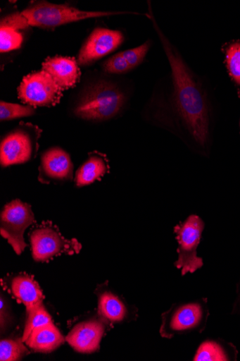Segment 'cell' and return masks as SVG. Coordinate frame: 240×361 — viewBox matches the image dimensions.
I'll use <instances>...</instances> for the list:
<instances>
[{
	"mask_svg": "<svg viewBox=\"0 0 240 361\" xmlns=\"http://www.w3.org/2000/svg\"><path fill=\"white\" fill-rule=\"evenodd\" d=\"M160 39L170 63L172 90L166 100L153 106L151 118L194 153L207 155L211 136L207 92L178 50L163 35Z\"/></svg>",
	"mask_w": 240,
	"mask_h": 361,
	"instance_id": "6da1fadb",
	"label": "cell"
},
{
	"mask_svg": "<svg viewBox=\"0 0 240 361\" xmlns=\"http://www.w3.org/2000/svg\"><path fill=\"white\" fill-rule=\"evenodd\" d=\"M118 13L84 11L64 5L41 2L27 8L21 13L6 16L1 26L20 30L28 26L53 27L88 18H99Z\"/></svg>",
	"mask_w": 240,
	"mask_h": 361,
	"instance_id": "7a4b0ae2",
	"label": "cell"
},
{
	"mask_svg": "<svg viewBox=\"0 0 240 361\" xmlns=\"http://www.w3.org/2000/svg\"><path fill=\"white\" fill-rule=\"evenodd\" d=\"M125 103V94L115 85L102 81L84 90L74 114L86 121H108L120 114Z\"/></svg>",
	"mask_w": 240,
	"mask_h": 361,
	"instance_id": "3957f363",
	"label": "cell"
},
{
	"mask_svg": "<svg viewBox=\"0 0 240 361\" xmlns=\"http://www.w3.org/2000/svg\"><path fill=\"white\" fill-rule=\"evenodd\" d=\"M208 316L207 300L175 304L163 314L160 334L163 338H172L177 335L201 333Z\"/></svg>",
	"mask_w": 240,
	"mask_h": 361,
	"instance_id": "277c9868",
	"label": "cell"
},
{
	"mask_svg": "<svg viewBox=\"0 0 240 361\" xmlns=\"http://www.w3.org/2000/svg\"><path fill=\"white\" fill-rule=\"evenodd\" d=\"M205 227L203 221L198 215L192 214L174 228L178 243V259L175 262L177 269L182 270V275L194 274L202 268L203 261L197 255V248L201 243Z\"/></svg>",
	"mask_w": 240,
	"mask_h": 361,
	"instance_id": "5b68a950",
	"label": "cell"
},
{
	"mask_svg": "<svg viewBox=\"0 0 240 361\" xmlns=\"http://www.w3.org/2000/svg\"><path fill=\"white\" fill-rule=\"evenodd\" d=\"M30 244L32 257L37 262H46L62 253L77 254L82 249L76 239H65L51 222H44L33 229Z\"/></svg>",
	"mask_w": 240,
	"mask_h": 361,
	"instance_id": "8992f818",
	"label": "cell"
},
{
	"mask_svg": "<svg viewBox=\"0 0 240 361\" xmlns=\"http://www.w3.org/2000/svg\"><path fill=\"white\" fill-rule=\"evenodd\" d=\"M39 136V129L31 125H23L11 131L1 142V166L18 165L32 159L37 152Z\"/></svg>",
	"mask_w": 240,
	"mask_h": 361,
	"instance_id": "52a82bcc",
	"label": "cell"
},
{
	"mask_svg": "<svg viewBox=\"0 0 240 361\" xmlns=\"http://www.w3.org/2000/svg\"><path fill=\"white\" fill-rule=\"evenodd\" d=\"M34 222L35 216L28 204L16 200L4 207L0 215V233L18 255L25 250L24 233Z\"/></svg>",
	"mask_w": 240,
	"mask_h": 361,
	"instance_id": "ba28073f",
	"label": "cell"
},
{
	"mask_svg": "<svg viewBox=\"0 0 240 361\" xmlns=\"http://www.w3.org/2000/svg\"><path fill=\"white\" fill-rule=\"evenodd\" d=\"M18 96L23 103L32 107H51L60 102L63 90L49 73L42 71L23 78L18 87Z\"/></svg>",
	"mask_w": 240,
	"mask_h": 361,
	"instance_id": "9c48e42d",
	"label": "cell"
},
{
	"mask_svg": "<svg viewBox=\"0 0 240 361\" xmlns=\"http://www.w3.org/2000/svg\"><path fill=\"white\" fill-rule=\"evenodd\" d=\"M120 31L97 27L82 46L78 56L81 66H88L118 49L123 42Z\"/></svg>",
	"mask_w": 240,
	"mask_h": 361,
	"instance_id": "30bf717a",
	"label": "cell"
},
{
	"mask_svg": "<svg viewBox=\"0 0 240 361\" xmlns=\"http://www.w3.org/2000/svg\"><path fill=\"white\" fill-rule=\"evenodd\" d=\"M73 171L70 154L60 147H53L42 156L39 180L44 184L71 182Z\"/></svg>",
	"mask_w": 240,
	"mask_h": 361,
	"instance_id": "8fae6325",
	"label": "cell"
},
{
	"mask_svg": "<svg viewBox=\"0 0 240 361\" xmlns=\"http://www.w3.org/2000/svg\"><path fill=\"white\" fill-rule=\"evenodd\" d=\"M106 319H91L77 324L67 336L66 341L75 350L82 353H91L99 348L106 331Z\"/></svg>",
	"mask_w": 240,
	"mask_h": 361,
	"instance_id": "7c38bea8",
	"label": "cell"
},
{
	"mask_svg": "<svg viewBox=\"0 0 240 361\" xmlns=\"http://www.w3.org/2000/svg\"><path fill=\"white\" fill-rule=\"evenodd\" d=\"M42 69L63 90L75 87L81 75L76 59L71 57L49 58L43 63Z\"/></svg>",
	"mask_w": 240,
	"mask_h": 361,
	"instance_id": "4fadbf2b",
	"label": "cell"
},
{
	"mask_svg": "<svg viewBox=\"0 0 240 361\" xmlns=\"http://www.w3.org/2000/svg\"><path fill=\"white\" fill-rule=\"evenodd\" d=\"M11 287L15 298L26 307V310L43 303L42 290L30 276H17L12 280Z\"/></svg>",
	"mask_w": 240,
	"mask_h": 361,
	"instance_id": "5bb4252c",
	"label": "cell"
},
{
	"mask_svg": "<svg viewBox=\"0 0 240 361\" xmlns=\"http://www.w3.org/2000/svg\"><path fill=\"white\" fill-rule=\"evenodd\" d=\"M24 343L34 351L48 353L61 345L64 338L52 322L34 331Z\"/></svg>",
	"mask_w": 240,
	"mask_h": 361,
	"instance_id": "9a60e30c",
	"label": "cell"
},
{
	"mask_svg": "<svg viewBox=\"0 0 240 361\" xmlns=\"http://www.w3.org/2000/svg\"><path fill=\"white\" fill-rule=\"evenodd\" d=\"M108 162L101 154H91L76 173L75 183L77 187L90 185L100 180L109 172Z\"/></svg>",
	"mask_w": 240,
	"mask_h": 361,
	"instance_id": "2e32d148",
	"label": "cell"
},
{
	"mask_svg": "<svg viewBox=\"0 0 240 361\" xmlns=\"http://www.w3.org/2000/svg\"><path fill=\"white\" fill-rule=\"evenodd\" d=\"M99 312L101 317L111 322H122L128 315L125 304L117 295L109 290L99 295Z\"/></svg>",
	"mask_w": 240,
	"mask_h": 361,
	"instance_id": "e0dca14e",
	"label": "cell"
},
{
	"mask_svg": "<svg viewBox=\"0 0 240 361\" xmlns=\"http://www.w3.org/2000/svg\"><path fill=\"white\" fill-rule=\"evenodd\" d=\"M50 323H52L51 317L43 303L27 310L25 330L21 340L24 343L34 331Z\"/></svg>",
	"mask_w": 240,
	"mask_h": 361,
	"instance_id": "ac0fdd59",
	"label": "cell"
},
{
	"mask_svg": "<svg viewBox=\"0 0 240 361\" xmlns=\"http://www.w3.org/2000/svg\"><path fill=\"white\" fill-rule=\"evenodd\" d=\"M195 361H226L229 357L223 347L215 341H205L198 348Z\"/></svg>",
	"mask_w": 240,
	"mask_h": 361,
	"instance_id": "d6986e66",
	"label": "cell"
},
{
	"mask_svg": "<svg viewBox=\"0 0 240 361\" xmlns=\"http://www.w3.org/2000/svg\"><path fill=\"white\" fill-rule=\"evenodd\" d=\"M21 340L6 339L0 343V359L2 361L20 360L28 351Z\"/></svg>",
	"mask_w": 240,
	"mask_h": 361,
	"instance_id": "ffe728a7",
	"label": "cell"
},
{
	"mask_svg": "<svg viewBox=\"0 0 240 361\" xmlns=\"http://www.w3.org/2000/svg\"><path fill=\"white\" fill-rule=\"evenodd\" d=\"M23 37L20 32L11 27L1 26L0 29V51L8 52L20 48Z\"/></svg>",
	"mask_w": 240,
	"mask_h": 361,
	"instance_id": "44dd1931",
	"label": "cell"
},
{
	"mask_svg": "<svg viewBox=\"0 0 240 361\" xmlns=\"http://www.w3.org/2000/svg\"><path fill=\"white\" fill-rule=\"evenodd\" d=\"M35 114V109L30 106H24L4 102H0V119L1 121H10L29 117Z\"/></svg>",
	"mask_w": 240,
	"mask_h": 361,
	"instance_id": "7402d4cb",
	"label": "cell"
},
{
	"mask_svg": "<svg viewBox=\"0 0 240 361\" xmlns=\"http://www.w3.org/2000/svg\"><path fill=\"white\" fill-rule=\"evenodd\" d=\"M227 62L231 76L240 85V43L233 44L228 48Z\"/></svg>",
	"mask_w": 240,
	"mask_h": 361,
	"instance_id": "603a6c76",
	"label": "cell"
},
{
	"mask_svg": "<svg viewBox=\"0 0 240 361\" xmlns=\"http://www.w3.org/2000/svg\"><path fill=\"white\" fill-rule=\"evenodd\" d=\"M103 69L110 74H124L132 70L122 53L117 54L105 61Z\"/></svg>",
	"mask_w": 240,
	"mask_h": 361,
	"instance_id": "cb8c5ba5",
	"label": "cell"
},
{
	"mask_svg": "<svg viewBox=\"0 0 240 361\" xmlns=\"http://www.w3.org/2000/svg\"><path fill=\"white\" fill-rule=\"evenodd\" d=\"M149 48L150 43L147 42L139 47L128 49L121 53L130 66V68L133 69L136 67H138V66L143 62L149 50Z\"/></svg>",
	"mask_w": 240,
	"mask_h": 361,
	"instance_id": "d4e9b609",
	"label": "cell"
},
{
	"mask_svg": "<svg viewBox=\"0 0 240 361\" xmlns=\"http://www.w3.org/2000/svg\"><path fill=\"white\" fill-rule=\"evenodd\" d=\"M6 303L4 300V298H1V317L5 315V317L1 319V326L6 325L7 323V309H6Z\"/></svg>",
	"mask_w": 240,
	"mask_h": 361,
	"instance_id": "484cf974",
	"label": "cell"
},
{
	"mask_svg": "<svg viewBox=\"0 0 240 361\" xmlns=\"http://www.w3.org/2000/svg\"><path fill=\"white\" fill-rule=\"evenodd\" d=\"M239 302H240V294H239Z\"/></svg>",
	"mask_w": 240,
	"mask_h": 361,
	"instance_id": "4316f807",
	"label": "cell"
}]
</instances>
